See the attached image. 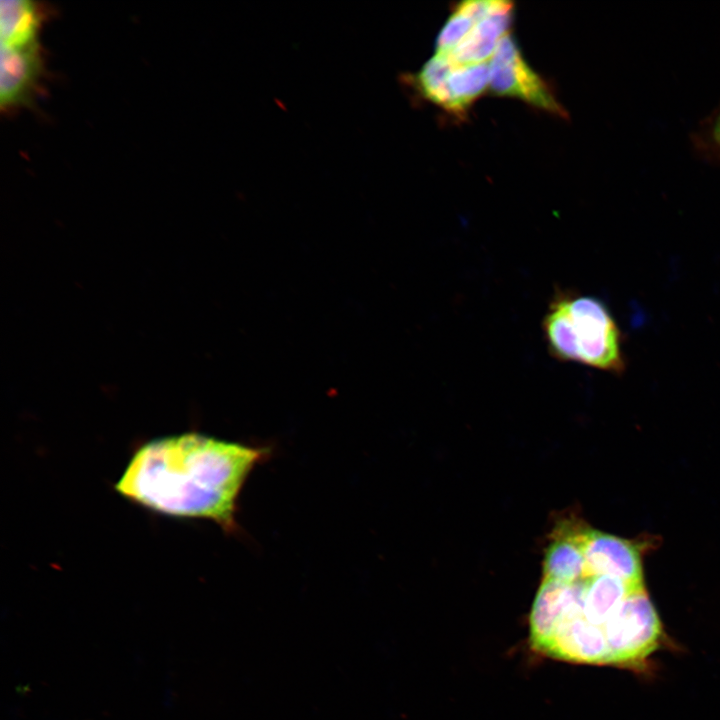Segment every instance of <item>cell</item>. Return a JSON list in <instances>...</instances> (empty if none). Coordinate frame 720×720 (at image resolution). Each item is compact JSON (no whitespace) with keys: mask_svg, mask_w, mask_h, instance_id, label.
I'll list each match as a JSON object with an SVG mask.
<instances>
[{"mask_svg":"<svg viewBox=\"0 0 720 720\" xmlns=\"http://www.w3.org/2000/svg\"><path fill=\"white\" fill-rule=\"evenodd\" d=\"M268 456L265 447L197 432L163 436L135 450L114 488L154 513L207 519L234 532L244 483Z\"/></svg>","mask_w":720,"mask_h":720,"instance_id":"1","label":"cell"},{"mask_svg":"<svg viewBox=\"0 0 720 720\" xmlns=\"http://www.w3.org/2000/svg\"><path fill=\"white\" fill-rule=\"evenodd\" d=\"M540 651L571 662L608 663L603 627L590 623L582 614L563 622Z\"/></svg>","mask_w":720,"mask_h":720,"instance_id":"8","label":"cell"},{"mask_svg":"<svg viewBox=\"0 0 720 720\" xmlns=\"http://www.w3.org/2000/svg\"><path fill=\"white\" fill-rule=\"evenodd\" d=\"M40 4L29 0L0 2L1 45L26 47L38 43V33L44 20Z\"/></svg>","mask_w":720,"mask_h":720,"instance_id":"11","label":"cell"},{"mask_svg":"<svg viewBox=\"0 0 720 720\" xmlns=\"http://www.w3.org/2000/svg\"><path fill=\"white\" fill-rule=\"evenodd\" d=\"M39 43L26 47L1 45L0 106L10 110L31 104L43 74Z\"/></svg>","mask_w":720,"mask_h":720,"instance_id":"7","label":"cell"},{"mask_svg":"<svg viewBox=\"0 0 720 720\" xmlns=\"http://www.w3.org/2000/svg\"><path fill=\"white\" fill-rule=\"evenodd\" d=\"M489 65V88L494 94L518 98L553 115L568 117L551 87L527 64L510 32L500 40Z\"/></svg>","mask_w":720,"mask_h":720,"instance_id":"4","label":"cell"},{"mask_svg":"<svg viewBox=\"0 0 720 720\" xmlns=\"http://www.w3.org/2000/svg\"><path fill=\"white\" fill-rule=\"evenodd\" d=\"M586 581L563 583L543 579L530 613V640L541 650L557 628L582 614Z\"/></svg>","mask_w":720,"mask_h":720,"instance_id":"6","label":"cell"},{"mask_svg":"<svg viewBox=\"0 0 720 720\" xmlns=\"http://www.w3.org/2000/svg\"><path fill=\"white\" fill-rule=\"evenodd\" d=\"M582 548L586 579L607 575L644 587L640 543L586 527Z\"/></svg>","mask_w":720,"mask_h":720,"instance_id":"5","label":"cell"},{"mask_svg":"<svg viewBox=\"0 0 720 720\" xmlns=\"http://www.w3.org/2000/svg\"><path fill=\"white\" fill-rule=\"evenodd\" d=\"M608 663L640 667L662 637V624L645 587L628 595L602 626Z\"/></svg>","mask_w":720,"mask_h":720,"instance_id":"3","label":"cell"},{"mask_svg":"<svg viewBox=\"0 0 720 720\" xmlns=\"http://www.w3.org/2000/svg\"><path fill=\"white\" fill-rule=\"evenodd\" d=\"M585 528L576 522H565L555 528L544 556L543 579L563 583L586 579L582 548Z\"/></svg>","mask_w":720,"mask_h":720,"instance_id":"9","label":"cell"},{"mask_svg":"<svg viewBox=\"0 0 720 720\" xmlns=\"http://www.w3.org/2000/svg\"><path fill=\"white\" fill-rule=\"evenodd\" d=\"M513 8V3L508 1L498 0H470L463 1L455 5L454 9L461 11L462 13L469 16L475 23L482 19Z\"/></svg>","mask_w":720,"mask_h":720,"instance_id":"16","label":"cell"},{"mask_svg":"<svg viewBox=\"0 0 720 720\" xmlns=\"http://www.w3.org/2000/svg\"><path fill=\"white\" fill-rule=\"evenodd\" d=\"M542 330L549 353L558 361L611 373L625 369L619 327L606 304L596 297L556 290Z\"/></svg>","mask_w":720,"mask_h":720,"instance_id":"2","label":"cell"},{"mask_svg":"<svg viewBox=\"0 0 720 720\" xmlns=\"http://www.w3.org/2000/svg\"><path fill=\"white\" fill-rule=\"evenodd\" d=\"M475 24L469 16L453 8V13L436 38V54L447 55L454 50L470 33Z\"/></svg>","mask_w":720,"mask_h":720,"instance_id":"15","label":"cell"},{"mask_svg":"<svg viewBox=\"0 0 720 720\" xmlns=\"http://www.w3.org/2000/svg\"><path fill=\"white\" fill-rule=\"evenodd\" d=\"M702 134L705 144L720 154V106L706 120Z\"/></svg>","mask_w":720,"mask_h":720,"instance_id":"17","label":"cell"},{"mask_svg":"<svg viewBox=\"0 0 720 720\" xmlns=\"http://www.w3.org/2000/svg\"><path fill=\"white\" fill-rule=\"evenodd\" d=\"M452 66L453 62L446 55L435 54L423 64L418 72L407 75L406 81L424 99L450 113L451 100L447 78Z\"/></svg>","mask_w":720,"mask_h":720,"instance_id":"14","label":"cell"},{"mask_svg":"<svg viewBox=\"0 0 720 720\" xmlns=\"http://www.w3.org/2000/svg\"><path fill=\"white\" fill-rule=\"evenodd\" d=\"M510 8L477 22L465 39L446 56L455 64H477L492 58L500 40L509 33L513 20Z\"/></svg>","mask_w":720,"mask_h":720,"instance_id":"10","label":"cell"},{"mask_svg":"<svg viewBox=\"0 0 720 720\" xmlns=\"http://www.w3.org/2000/svg\"><path fill=\"white\" fill-rule=\"evenodd\" d=\"M489 62L460 65L453 63L447 78L450 113L463 116L471 104L489 87Z\"/></svg>","mask_w":720,"mask_h":720,"instance_id":"13","label":"cell"},{"mask_svg":"<svg viewBox=\"0 0 720 720\" xmlns=\"http://www.w3.org/2000/svg\"><path fill=\"white\" fill-rule=\"evenodd\" d=\"M641 588L607 575L589 578L586 581L582 615L590 623L602 627L623 600Z\"/></svg>","mask_w":720,"mask_h":720,"instance_id":"12","label":"cell"}]
</instances>
